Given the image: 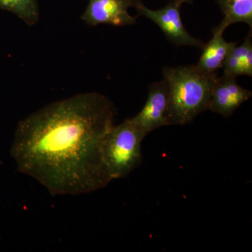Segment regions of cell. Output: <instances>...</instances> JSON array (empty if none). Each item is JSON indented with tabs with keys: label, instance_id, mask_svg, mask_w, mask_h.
Masks as SVG:
<instances>
[{
	"label": "cell",
	"instance_id": "1",
	"mask_svg": "<svg viewBox=\"0 0 252 252\" xmlns=\"http://www.w3.org/2000/svg\"><path fill=\"white\" fill-rule=\"evenodd\" d=\"M115 107L98 93H84L48 104L19 122L11 155L18 171L53 195H78L112 182L102 144L114 126Z\"/></svg>",
	"mask_w": 252,
	"mask_h": 252
},
{
	"label": "cell",
	"instance_id": "2",
	"mask_svg": "<svg viewBox=\"0 0 252 252\" xmlns=\"http://www.w3.org/2000/svg\"><path fill=\"white\" fill-rule=\"evenodd\" d=\"M163 77L168 84V126L186 125L208 110L216 73L204 72L195 65L165 67Z\"/></svg>",
	"mask_w": 252,
	"mask_h": 252
},
{
	"label": "cell",
	"instance_id": "3",
	"mask_svg": "<svg viewBox=\"0 0 252 252\" xmlns=\"http://www.w3.org/2000/svg\"><path fill=\"white\" fill-rule=\"evenodd\" d=\"M144 136L131 119L113 126L102 144V158L112 180L124 178L140 167Z\"/></svg>",
	"mask_w": 252,
	"mask_h": 252
},
{
	"label": "cell",
	"instance_id": "4",
	"mask_svg": "<svg viewBox=\"0 0 252 252\" xmlns=\"http://www.w3.org/2000/svg\"><path fill=\"white\" fill-rule=\"evenodd\" d=\"M182 3L171 0L161 9H149L142 0H137L134 8L137 16H144L153 21L163 32L167 39L176 46H188L203 49L204 43L194 37L186 29L181 17Z\"/></svg>",
	"mask_w": 252,
	"mask_h": 252
},
{
	"label": "cell",
	"instance_id": "5",
	"mask_svg": "<svg viewBox=\"0 0 252 252\" xmlns=\"http://www.w3.org/2000/svg\"><path fill=\"white\" fill-rule=\"evenodd\" d=\"M169 87L165 79L149 86L147 102L137 115L131 120L144 137L162 126H168L167 119Z\"/></svg>",
	"mask_w": 252,
	"mask_h": 252
},
{
	"label": "cell",
	"instance_id": "6",
	"mask_svg": "<svg viewBox=\"0 0 252 252\" xmlns=\"http://www.w3.org/2000/svg\"><path fill=\"white\" fill-rule=\"evenodd\" d=\"M137 0H89L81 19L90 26L101 24L132 26L137 17L131 16L128 9L134 7Z\"/></svg>",
	"mask_w": 252,
	"mask_h": 252
},
{
	"label": "cell",
	"instance_id": "7",
	"mask_svg": "<svg viewBox=\"0 0 252 252\" xmlns=\"http://www.w3.org/2000/svg\"><path fill=\"white\" fill-rule=\"evenodd\" d=\"M252 96V91L239 85L236 78L223 74L215 81L208 110L227 119Z\"/></svg>",
	"mask_w": 252,
	"mask_h": 252
},
{
	"label": "cell",
	"instance_id": "8",
	"mask_svg": "<svg viewBox=\"0 0 252 252\" xmlns=\"http://www.w3.org/2000/svg\"><path fill=\"white\" fill-rule=\"evenodd\" d=\"M226 28L219 25L212 28L213 34L211 40L204 44L203 52L196 66L199 69L208 73H216L223 67V62L230 51L237 46V42H228L223 37Z\"/></svg>",
	"mask_w": 252,
	"mask_h": 252
},
{
	"label": "cell",
	"instance_id": "9",
	"mask_svg": "<svg viewBox=\"0 0 252 252\" xmlns=\"http://www.w3.org/2000/svg\"><path fill=\"white\" fill-rule=\"evenodd\" d=\"M224 15L220 23L227 28L237 23L248 24L252 31V0H215Z\"/></svg>",
	"mask_w": 252,
	"mask_h": 252
},
{
	"label": "cell",
	"instance_id": "10",
	"mask_svg": "<svg viewBox=\"0 0 252 252\" xmlns=\"http://www.w3.org/2000/svg\"><path fill=\"white\" fill-rule=\"evenodd\" d=\"M0 9L16 15L30 26L36 25L40 17L37 0H0Z\"/></svg>",
	"mask_w": 252,
	"mask_h": 252
},
{
	"label": "cell",
	"instance_id": "11",
	"mask_svg": "<svg viewBox=\"0 0 252 252\" xmlns=\"http://www.w3.org/2000/svg\"><path fill=\"white\" fill-rule=\"evenodd\" d=\"M175 1H179V2L182 3H188V4H193V0H175Z\"/></svg>",
	"mask_w": 252,
	"mask_h": 252
}]
</instances>
